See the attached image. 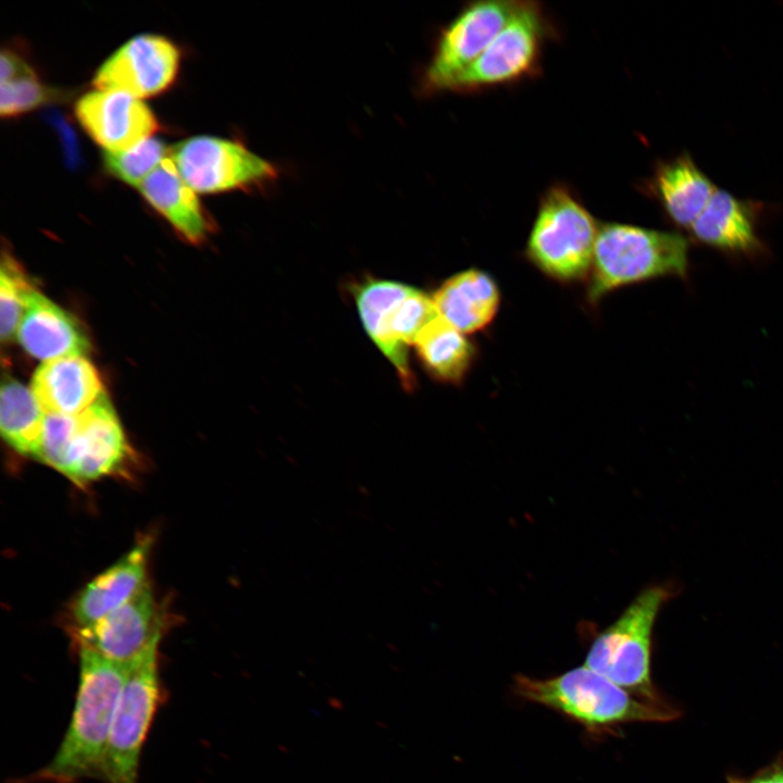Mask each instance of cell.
<instances>
[{
  "label": "cell",
  "instance_id": "6da1fadb",
  "mask_svg": "<svg viewBox=\"0 0 783 783\" xmlns=\"http://www.w3.org/2000/svg\"><path fill=\"white\" fill-rule=\"evenodd\" d=\"M79 679L66 733L50 762L11 783H76L102 776L110 730L127 666L78 647Z\"/></svg>",
  "mask_w": 783,
  "mask_h": 783
},
{
  "label": "cell",
  "instance_id": "7a4b0ae2",
  "mask_svg": "<svg viewBox=\"0 0 783 783\" xmlns=\"http://www.w3.org/2000/svg\"><path fill=\"white\" fill-rule=\"evenodd\" d=\"M513 692L566 716L591 733L631 722H663L678 716L662 703L639 698L585 664L548 679L518 674Z\"/></svg>",
  "mask_w": 783,
  "mask_h": 783
},
{
  "label": "cell",
  "instance_id": "3957f363",
  "mask_svg": "<svg viewBox=\"0 0 783 783\" xmlns=\"http://www.w3.org/2000/svg\"><path fill=\"white\" fill-rule=\"evenodd\" d=\"M688 243L675 232L619 222L599 224L585 300L589 307L610 293L664 276L685 277Z\"/></svg>",
  "mask_w": 783,
  "mask_h": 783
},
{
  "label": "cell",
  "instance_id": "277c9868",
  "mask_svg": "<svg viewBox=\"0 0 783 783\" xmlns=\"http://www.w3.org/2000/svg\"><path fill=\"white\" fill-rule=\"evenodd\" d=\"M599 224L566 184L556 183L540 196L529 234L525 259L560 284L587 281Z\"/></svg>",
  "mask_w": 783,
  "mask_h": 783
},
{
  "label": "cell",
  "instance_id": "5b68a950",
  "mask_svg": "<svg viewBox=\"0 0 783 783\" xmlns=\"http://www.w3.org/2000/svg\"><path fill=\"white\" fill-rule=\"evenodd\" d=\"M670 596L664 585L641 592L618 619L591 637L585 666L639 698L661 703L650 676L652 631Z\"/></svg>",
  "mask_w": 783,
  "mask_h": 783
},
{
  "label": "cell",
  "instance_id": "8992f818",
  "mask_svg": "<svg viewBox=\"0 0 783 783\" xmlns=\"http://www.w3.org/2000/svg\"><path fill=\"white\" fill-rule=\"evenodd\" d=\"M353 298L365 332L412 390L415 377L408 360L409 345L438 316L433 298L401 282L368 278L353 287Z\"/></svg>",
  "mask_w": 783,
  "mask_h": 783
},
{
  "label": "cell",
  "instance_id": "52a82bcc",
  "mask_svg": "<svg viewBox=\"0 0 783 783\" xmlns=\"http://www.w3.org/2000/svg\"><path fill=\"white\" fill-rule=\"evenodd\" d=\"M556 35V26L539 2L520 1L507 24L449 90L473 94L539 76L546 44Z\"/></svg>",
  "mask_w": 783,
  "mask_h": 783
},
{
  "label": "cell",
  "instance_id": "ba28073f",
  "mask_svg": "<svg viewBox=\"0 0 783 783\" xmlns=\"http://www.w3.org/2000/svg\"><path fill=\"white\" fill-rule=\"evenodd\" d=\"M159 643L127 666L104 755L105 783H138L141 749L161 698Z\"/></svg>",
  "mask_w": 783,
  "mask_h": 783
},
{
  "label": "cell",
  "instance_id": "9c48e42d",
  "mask_svg": "<svg viewBox=\"0 0 783 783\" xmlns=\"http://www.w3.org/2000/svg\"><path fill=\"white\" fill-rule=\"evenodd\" d=\"M169 158L183 181L196 192L219 194L266 184L277 169L240 142L195 136L170 148Z\"/></svg>",
  "mask_w": 783,
  "mask_h": 783
},
{
  "label": "cell",
  "instance_id": "30bf717a",
  "mask_svg": "<svg viewBox=\"0 0 783 783\" xmlns=\"http://www.w3.org/2000/svg\"><path fill=\"white\" fill-rule=\"evenodd\" d=\"M520 1H474L439 33L424 71V88L449 90L455 80L483 53L507 24Z\"/></svg>",
  "mask_w": 783,
  "mask_h": 783
},
{
  "label": "cell",
  "instance_id": "8fae6325",
  "mask_svg": "<svg viewBox=\"0 0 783 783\" xmlns=\"http://www.w3.org/2000/svg\"><path fill=\"white\" fill-rule=\"evenodd\" d=\"M129 448L119 417L105 393L74 417L61 473L79 486L123 468Z\"/></svg>",
  "mask_w": 783,
  "mask_h": 783
},
{
  "label": "cell",
  "instance_id": "7c38bea8",
  "mask_svg": "<svg viewBox=\"0 0 783 783\" xmlns=\"http://www.w3.org/2000/svg\"><path fill=\"white\" fill-rule=\"evenodd\" d=\"M178 48L166 37L138 35L116 49L97 70L96 89L121 91L141 99L159 95L175 80Z\"/></svg>",
  "mask_w": 783,
  "mask_h": 783
},
{
  "label": "cell",
  "instance_id": "4fadbf2b",
  "mask_svg": "<svg viewBox=\"0 0 783 783\" xmlns=\"http://www.w3.org/2000/svg\"><path fill=\"white\" fill-rule=\"evenodd\" d=\"M164 627L151 586L95 624L75 629L77 647H87L116 663L128 666L160 642Z\"/></svg>",
  "mask_w": 783,
  "mask_h": 783
},
{
  "label": "cell",
  "instance_id": "5bb4252c",
  "mask_svg": "<svg viewBox=\"0 0 783 783\" xmlns=\"http://www.w3.org/2000/svg\"><path fill=\"white\" fill-rule=\"evenodd\" d=\"M75 115L104 151L129 149L152 137L159 124L151 109L130 95L95 89L78 98Z\"/></svg>",
  "mask_w": 783,
  "mask_h": 783
},
{
  "label": "cell",
  "instance_id": "9a60e30c",
  "mask_svg": "<svg viewBox=\"0 0 783 783\" xmlns=\"http://www.w3.org/2000/svg\"><path fill=\"white\" fill-rule=\"evenodd\" d=\"M152 539L147 536L77 595L72 605L75 629L88 627L132 599L148 582Z\"/></svg>",
  "mask_w": 783,
  "mask_h": 783
},
{
  "label": "cell",
  "instance_id": "2e32d148",
  "mask_svg": "<svg viewBox=\"0 0 783 783\" xmlns=\"http://www.w3.org/2000/svg\"><path fill=\"white\" fill-rule=\"evenodd\" d=\"M16 338L32 357L50 361L70 356L85 357L89 339L78 321L33 288L26 298Z\"/></svg>",
  "mask_w": 783,
  "mask_h": 783
},
{
  "label": "cell",
  "instance_id": "e0dca14e",
  "mask_svg": "<svg viewBox=\"0 0 783 783\" xmlns=\"http://www.w3.org/2000/svg\"><path fill=\"white\" fill-rule=\"evenodd\" d=\"M30 390L46 414L67 417L82 413L104 393L98 371L83 356L42 362Z\"/></svg>",
  "mask_w": 783,
  "mask_h": 783
},
{
  "label": "cell",
  "instance_id": "ac0fdd59",
  "mask_svg": "<svg viewBox=\"0 0 783 783\" xmlns=\"http://www.w3.org/2000/svg\"><path fill=\"white\" fill-rule=\"evenodd\" d=\"M432 298L438 315L465 335L486 330L501 302L497 282L480 269H468L448 277Z\"/></svg>",
  "mask_w": 783,
  "mask_h": 783
},
{
  "label": "cell",
  "instance_id": "d6986e66",
  "mask_svg": "<svg viewBox=\"0 0 783 783\" xmlns=\"http://www.w3.org/2000/svg\"><path fill=\"white\" fill-rule=\"evenodd\" d=\"M644 190L656 199L668 217L689 229L717 187L687 154L659 162Z\"/></svg>",
  "mask_w": 783,
  "mask_h": 783
},
{
  "label": "cell",
  "instance_id": "ffe728a7",
  "mask_svg": "<svg viewBox=\"0 0 783 783\" xmlns=\"http://www.w3.org/2000/svg\"><path fill=\"white\" fill-rule=\"evenodd\" d=\"M139 191L189 243L199 244L210 234L212 224L208 213L169 157L144 181Z\"/></svg>",
  "mask_w": 783,
  "mask_h": 783
},
{
  "label": "cell",
  "instance_id": "44dd1931",
  "mask_svg": "<svg viewBox=\"0 0 783 783\" xmlns=\"http://www.w3.org/2000/svg\"><path fill=\"white\" fill-rule=\"evenodd\" d=\"M688 231L697 241L724 252L748 256L762 247L748 202L723 189L717 188Z\"/></svg>",
  "mask_w": 783,
  "mask_h": 783
},
{
  "label": "cell",
  "instance_id": "7402d4cb",
  "mask_svg": "<svg viewBox=\"0 0 783 783\" xmlns=\"http://www.w3.org/2000/svg\"><path fill=\"white\" fill-rule=\"evenodd\" d=\"M414 346L425 371L451 385L467 378L478 356L476 344L439 315L420 333Z\"/></svg>",
  "mask_w": 783,
  "mask_h": 783
},
{
  "label": "cell",
  "instance_id": "603a6c76",
  "mask_svg": "<svg viewBox=\"0 0 783 783\" xmlns=\"http://www.w3.org/2000/svg\"><path fill=\"white\" fill-rule=\"evenodd\" d=\"M46 413L30 388L5 376L0 391V430L2 438L16 452L39 458Z\"/></svg>",
  "mask_w": 783,
  "mask_h": 783
},
{
  "label": "cell",
  "instance_id": "cb8c5ba5",
  "mask_svg": "<svg viewBox=\"0 0 783 783\" xmlns=\"http://www.w3.org/2000/svg\"><path fill=\"white\" fill-rule=\"evenodd\" d=\"M169 152L170 148L161 139L149 137L126 150L103 151V167L111 176L139 188Z\"/></svg>",
  "mask_w": 783,
  "mask_h": 783
},
{
  "label": "cell",
  "instance_id": "d4e9b609",
  "mask_svg": "<svg viewBox=\"0 0 783 783\" xmlns=\"http://www.w3.org/2000/svg\"><path fill=\"white\" fill-rule=\"evenodd\" d=\"M33 286L10 253L3 252L0 269V334L3 343L14 339Z\"/></svg>",
  "mask_w": 783,
  "mask_h": 783
},
{
  "label": "cell",
  "instance_id": "484cf974",
  "mask_svg": "<svg viewBox=\"0 0 783 783\" xmlns=\"http://www.w3.org/2000/svg\"><path fill=\"white\" fill-rule=\"evenodd\" d=\"M69 97V92L48 86L37 76L24 77L1 84V116H16L44 104L59 102Z\"/></svg>",
  "mask_w": 783,
  "mask_h": 783
},
{
  "label": "cell",
  "instance_id": "4316f807",
  "mask_svg": "<svg viewBox=\"0 0 783 783\" xmlns=\"http://www.w3.org/2000/svg\"><path fill=\"white\" fill-rule=\"evenodd\" d=\"M47 121L54 127L61 139L67 165L70 167H77L80 164L82 156L76 134L71 124L62 114L57 112L49 113L47 115Z\"/></svg>",
  "mask_w": 783,
  "mask_h": 783
},
{
  "label": "cell",
  "instance_id": "83f0119b",
  "mask_svg": "<svg viewBox=\"0 0 783 783\" xmlns=\"http://www.w3.org/2000/svg\"><path fill=\"white\" fill-rule=\"evenodd\" d=\"M0 60L1 84L24 77L37 76L34 67L17 52L9 48L2 49Z\"/></svg>",
  "mask_w": 783,
  "mask_h": 783
},
{
  "label": "cell",
  "instance_id": "f1b7e54d",
  "mask_svg": "<svg viewBox=\"0 0 783 783\" xmlns=\"http://www.w3.org/2000/svg\"><path fill=\"white\" fill-rule=\"evenodd\" d=\"M745 783H783V760L765 769L754 779Z\"/></svg>",
  "mask_w": 783,
  "mask_h": 783
},
{
  "label": "cell",
  "instance_id": "f546056e",
  "mask_svg": "<svg viewBox=\"0 0 783 783\" xmlns=\"http://www.w3.org/2000/svg\"><path fill=\"white\" fill-rule=\"evenodd\" d=\"M730 783H745V782H742V781H738V780H732Z\"/></svg>",
  "mask_w": 783,
  "mask_h": 783
}]
</instances>
